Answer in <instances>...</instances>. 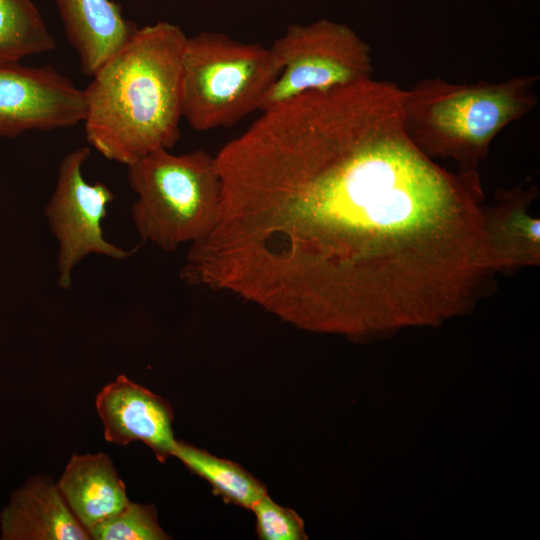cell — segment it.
Masks as SVG:
<instances>
[{
	"instance_id": "14",
	"label": "cell",
	"mask_w": 540,
	"mask_h": 540,
	"mask_svg": "<svg viewBox=\"0 0 540 540\" xmlns=\"http://www.w3.org/2000/svg\"><path fill=\"white\" fill-rule=\"evenodd\" d=\"M171 456L193 474L206 480L225 503L251 510L267 494L265 485L239 464L204 449L175 440Z\"/></svg>"
},
{
	"instance_id": "7",
	"label": "cell",
	"mask_w": 540,
	"mask_h": 540,
	"mask_svg": "<svg viewBox=\"0 0 540 540\" xmlns=\"http://www.w3.org/2000/svg\"><path fill=\"white\" fill-rule=\"evenodd\" d=\"M90 152L89 147H79L62 158L44 211L58 244L57 283L64 290L71 287L74 268L87 256L123 260L130 255L104 237L102 222L115 196L106 184L84 178L82 169Z\"/></svg>"
},
{
	"instance_id": "1",
	"label": "cell",
	"mask_w": 540,
	"mask_h": 540,
	"mask_svg": "<svg viewBox=\"0 0 540 540\" xmlns=\"http://www.w3.org/2000/svg\"><path fill=\"white\" fill-rule=\"evenodd\" d=\"M404 91L372 78L262 111L215 155L216 221L189 245L181 278L318 332L471 306L489 274L480 175L412 142Z\"/></svg>"
},
{
	"instance_id": "6",
	"label": "cell",
	"mask_w": 540,
	"mask_h": 540,
	"mask_svg": "<svg viewBox=\"0 0 540 540\" xmlns=\"http://www.w3.org/2000/svg\"><path fill=\"white\" fill-rule=\"evenodd\" d=\"M282 71L264 96V111L306 92H326L372 79L370 45L329 19L291 24L270 46Z\"/></svg>"
},
{
	"instance_id": "3",
	"label": "cell",
	"mask_w": 540,
	"mask_h": 540,
	"mask_svg": "<svg viewBox=\"0 0 540 540\" xmlns=\"http://www.w3.org/2000/svg\"><path fill=\"white\" fill-rule=\"evenodd\" d=\"M536 75L500 82L456 84L423 79L404 91V126L428 157L451 159L463 172H478L494 138L537 104Z\"/></svg>"
},
{
	"instance_id": "12",
	"label": "cell",
	"mask_w": 540,
	"mask_h": 540,
	"mask_svg": "<svg viewBox=\"0 0 540 540\" xmlns=\"http://www.w3.org/2000/svg\"><path fill=\"white\" fill-rule=\"evenodd\" d=\"M66 37L88 77L115 54L138 26L112 0H54Z\"/></svg>"
},
{
	"instance_id": "16",
	"label": "cell",
	"mask_w": 540,
	"mask_h": 540,
	"mask_svg": "<svg viewBox=\"0 0 540 540\" xmlns=\"http://www.w3.org/2000/svg\"><path fill=\"white\" fill-rule=\"evenodd\" d=\"M93 540H167L154 505L129 501L121 510L88 530Z\"/></svg>"
},
{
	"instance_id": "10",
	"label": "cell",
	"mask_w": 540,
	"mask_h": 540,
	"mask_svg": "<svg viewBox=\"0 0 540 540\" xmlns=\"http://www.w3.org/2000/svg\"><path fill=\"white\" fill-rule=\"evenodd\" d=\"M536 185L498 190L482 209V262L489 274L540 264V220L530 213Z\"/></svg>"
},
{
	"instance_id": "5",
	"label": "cell",
	"mask_w": 540,
	"mask_h": 540,
	"mask_svg": "<svg viewBox=\"0 0 540 540\" xmlns=\"http://www.w3.org/2000/svg\"><path fill=\"white\" fill-rule=\"evenodd\" d=\"M282 71L271 48L202 31L187 36L182 58V116L199 132L235 125L260 110Z\"/></svg>"
},
{
	"instance_id": "8",
	"label": "cell",
	"mask_w": 540,
	"mask_h": 540,
	"mask_svg": "<svg viewBox=\"0 0 540 540\" xmlns=\"http://www.w3.org/2000/svg\"><path fill=\"white\" fill-rule=\"evenodd\" d=\"M85 111L84 90L53 67L0 63V137L70 128Z\"/></svg>"
},
{
	"instance_id": "4",
	"label": "cell",
	"mask_w": 540,
	"mask_h": 540,
	"mask_svg": "<svg viewBox=\"0 0 540 540\" xmlns=\"http://www.w3.org/2000/svg\"><path fill=\"white\" fill-rule=\"evenodd\" d=\"M127 167L137 197L131 217L143 241L172 252L209 233L221 195L215 156L203 150L173 154L159 149Z\"/></svg>"
},
{
	"instance_id": "11",
	"label": "cell",
	"mask_w": 540,
	"mask_h": 540,
	"mask_svg": "<svg viewBox=\"0 0 540 540\" xmlns=\"http://www.w3.org/2000/svg\"><path fill=\"white\" fill-rule=\"evenodd\" d=\"M2 540H91L58 485L49 476L30 477L0 512Z\"/></svg>"
},
{
	"instance_id": "13",
	"label": "cell",
	"mask_w": 540,
	"mask_h": 540,
	"mask_svg": "<svg viewBox=\"0 0 540 540\" xmlns=\"http://www.w3.org/2000/svg\"><path fill=\"white\" fill-rule=\"evenodd\" d=\"M57 485L87 531L130 501L124 482L105 453L71 456Z\"/></svg>"
},
{
	"instance_id": "2",
	"label": "cell",
	"mask_w": 540,
	"mask_h": 540,
	"mask_svg": "<svg viewBox=\"0 0 540 540\" xmlns=\"http://www.w3.org/2000/svg\"><path fill=\"white\" fill-rule=\"evenodd\" d=\"M186 40L168 21L138 27L93 74L84 89L82 124L103 157L129 166L179 141Z\"/></svg>"
},
{
	"instance_id": "9",
	"label": "cell",
	"mask_w": 540,
	"mask_h": 540,
	"mask_svg": "<svg viewBox=\"0 0 540 540\" xmlns=\"http://www.w3.org/2000/svg\"><path fill=\"white\" fill-rule=\"evenodd\" d=\"M95 407L106 441L119 446L142 442L162 463L171 456L174 413L159 395L119 375L98 392Z\"/></svg>"
},
{
	"instance_id": "15",
	"label": "cell",
	"mask_w": 540,
	"mask_h": 540,
	"mask_svg": "<svg viewBox=\"0 0 540 540\" xmlns=\"http://www.w3.org/2000/svg\"><path fill=\"white\" fill-rule=\"evenodd\" d=\"M56 41L33 0H0V63L53 51Z\"/></svg>"
},
{
	"instance_id": "17",
	"label": "cell",
	"mask_w": 540,
	"mask_h": 540,
	"mask_svg": "<svg viewBox=\"0 0 540 540\" xmlns=\"http://www.w3.org/2000/svg\"><path fill=\"white\" fill-rule=\"evenodd\" d=\"M256 518V534L261 540L307 539L303 520L290 509L280 506L268 494L251 509Z\"/></svg>"
}]
</instances>
